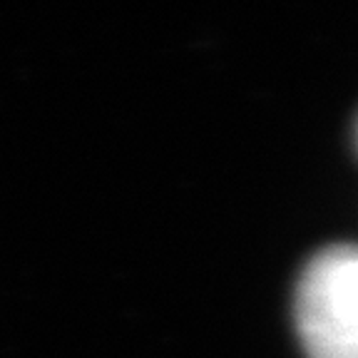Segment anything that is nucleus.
Returning a JSON list of instances; mask_svg holds the SVG:
<instances>
[{"label": "nucleus", "mask_w": 358, "mask_h": 358, "mask_svg": "<svg viewBox=\"0 0 358 358\" xmlns=\"http://www.w3.org/2000/svg\"><path fill=\"white\" fill-rule=\"evenodd\" d=\"M296 326L308 358H358V246H329L308 262Z\"/></svg>", "instance_id": "1"}]
</instances>
